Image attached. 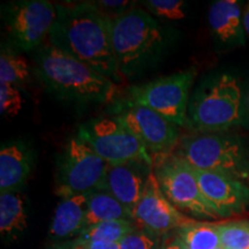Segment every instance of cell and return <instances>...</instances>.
Here are the masks:
<instances>
[{
  "label": "cell",
  "mask_w": 249,
  "mask_h": 249,
  "mask_svg": "<svg viewBox=\"0 0 249 249\" xmlns=\"http://www.w3.org/2000/svg\"><path fill=\"white\" fill-rule=\"evenodd\" d=\"M50 44L111 80H120L113 45L112 18L92 2L58 4Z\"/></svg>",
  "instance_id": "cell-1"
},
{
  "label": "cell",
  "mask_w": 249,
  "mask_h": 249,
  "mask_svg": "<svg viewBox=\"0 0 249 249\" xmlns=\"http://www.w3.org/2000/svg\"><path fill=\"white\" fill-rule=\"evenodd\" d=\"M176 33L141 8L112 20V45L120 76L132 79L160 64L169 53Z\"/></svg>",
  "instance_id": "cell-2"
},
{
  "label": "cell",
  "mask_w": 249,
  "mask_h": 249,
  "mask_svg": "<svg viewBox=\"0 0 249 249\" xmlns=\"http://www.w3.org/2000/svg\"><path fill=\"white\" fill-rule=\"evenodd\" d=\"M35 71L46 89L64 101L110 103L117 92L111 79L51 44L37 49Z\"/></svg>",
  "instance_id": "cell-3"
},
{
  "label": "cell",
  "mask_w": 249,
  "mask_h": 249,
  "mask_svg": "<svg viewBox=\"0 0 249 249\" xmlns=\"http://www.w3.org/2000/svg\"><path fill=\"white\" fill-rule=\"evenodd\" d=\"M242 92L231 74L204 80L189 102L187 124L200 133L224 132L242 123Z\"/></svg>",
  "instance_id": "cell-4"
},
{
  "label": "cell",
  "mask_w": 249,
  "mask_h": 249,
  "mask_svg": "<svg viewBox=\"0 0 249 249\" xmlns=\"http://www.w3.org/2000/svg\"><path fill=\"white\" fill-rule=\"evenodd\" d=\"M176 155L196 169L219 172L239 180L249 178V154L236 136L213 133L186 136Z\"/></svg>",
  "instance_id": "cell-5"
},
{
  "label": "cell",
  "mask_w": 249,
  "mask_h": 249,
  "mask_svg": "<svg viewBox=\"0 0 249 249\" xmlns=\"http://www.w3.org/2000/svg\"><path fill=\"white\" fill-rule=\"evenodd\" d=\"M108 166L79 134L71 136L58 157L57 194L65 198L97 191Z\"/></svg>",
  "instance_id": "cell-6"
},
{
  "label": "cell",
  "mask_w": 249,
  "mask_h": 249,
  "mask_svg": "<svg viewBox=\"0 0 249 249\" xmlns=\"http://www.w3.org/2000/svg\"><path fill=\"white\" fill-rule=\"evenodd\" d=\"M154 164L161 192L177 209L195 218H220L202 194L188 161L174 154L158 157Z\"/></svg>",
  "instance_id": "cell-7"
},
{
  "label": "cell",
  "mask_w": 249,
  "mask_h": 249,
  "mask_svg": "<svg viewBox=\"0 0 249 249\" xmlns=\"http://www.w3.org/2000/svg\"><path fill=\"white\" fill-rule=\"evenodd\" d=\"M79 135L108 165L144 161L154 167V160L144 145L116 117L90 120L80 127Z\"/></svg>",
  "instance_id": "cell-8"
},
{
  "label": "cell",
  "mask_w": 249,
  "mask_h": 249,
  "mask_svg": "<svg viewBox=\"0 0 249 249\" xmlns=\"http://www.w3.org/2000/svg\"><path fill=\"white\" fill-rule=\"evenodd\" d=\"M194 79L195 71L189 70L132 87L130 101L151 108L176 126H185L188 120L189 91Z\"/></svg>",
  "instance_id": "cell-9"
},
{
  "label": "cell",
  "mask_w": 249,
  "mask_h": 249,
  "mask_svg": "<svg viewBox=\"0 0 249 249\" xmlns=\"http://www.w3.org/2000/svg\"><path fill=\"white\" fill-rule=\"evenodd\" d=\"M8 38L22 51L38 49L53 27L57 7L46 0H20L2 6Z\"/></svg>",
  "instance_id": "cell-10"
},
{
  "label": "cell",
  "mask_w": 249,
  "mask_h": 249,
  "mask_svg": "<svg viewBox=\"0 0 249 249\" xmlns=\"http://www.w3.org/2000/svg\"><path fill=\"white\" fill-rule=\"evenodd\" d=\"M118 120L132 132L147 151L158 157L170 155L179 140L178 128L157 112L132 101L121 105Z\"/></svg>",
  "instance_id": "cell-11"
},
{
  "label": "cell",
  "mask_w": 249,
  "mask_h": 249,
  "mask_svg": "<svg viewBox=\"0 0 249 249\" xmlns=\"http://www.w3.org/2000/svg\"><path fill=\"white\" fill-rule=\"evenodd\" d=\"M189 220L191 218L179 211L165 197L155 172L151 171L141 200L134 210L133 222L135 225L139 229L163 236Z\"/></svg>",
  "instance_id": "cell-12"
},
{
  "label": "cell",
  "mask_w": 249,
  "mask_h": 249,
  "mask_svg": "<svg viewBox=\"0 0 249 249\" xmlns=\"http://www.w3.org/2000/svg\"><path fill=\"white\" fill-rule=\"evenodd\" d=\"M202 194L219 217L244 213L249 207V187L242 180L192 166Z\"/></svg>",
  "instance_id": "cell-13"
},
{
  "label": "cell",
  "mask_w": 249,
  "mask_h": 249,
  "mask_svg": "<svg viewBox=\"0 0 249 249\" xmlns=\"http://www.w3.org/2000/svg\"><path fill=\"white\" fill-rule=\"evenodd\" d=\"M151 171V165L144 161L110 165L99 189L117 198L133 214L141 200Z\"/></svg>",
  "instance_id": "cell-14"
},
{
  "label": "cell",
  "mask_w": 249,
  "mask_h": 249,
  "mask_svg": "<svg viewBox=\"0 0 249 249\" xmlns=\"http://www.w3.org/2000/svg\"><path fill=\"white\" fill-rule=\"evenodd\" d=\"M34 167V151L27 142L15 140L1 145L0 189L1 193L22 191Z\"/></svg>",
  "instance_id": "cell-15"
},
{
  "label": "cell",
  "mask_w": 249,
  "mask_h": 249,
  "mask_svg": "<svg viewBox=\"0 0 249 249\" xmlns=\"http://www.w3.org/2000/svg\"><path fill=\"white\" fill-rule=\"evenodd\" d=\"M209 27L214 39L225 46L245 45V28L241 8L235 0H218L210 6Z\"/></svg>",
  "instance_id": "cell-16"
},
{
  "label": "cell",
  "mask_w": 249,
  "mask_h": 249,
  "mask_svg": "<svg viewBox=\"0 0 249 249\" xmlns=\"http://www.w3.org/2000/svg\"><path fill=\"white\" fill-rule=\"evenodd\" d=\"M89 194H80L61 198L55 208L49 230L52 240L77 238L86 229Z\"/></svg>",
  "instance_id": "cell-17"
},
{
  "label": "cell",
  "mask_w": 249,
  "mask_h": 249,
  "mask_svg": "<svg viewBox=\"0 0 249 249\" xmlns=\"http://www.w3.org/2000/svg\"><path fill=\"white\" fill-rule=\"evenodd\" d=\"M27 208L23 193L6 192L0 195V231L7 239H14L27 227Z\"/></svg>",
  "instance_id": "cell-18"
},
{
  "label": "cell",
  "mask_w": 249,
  "mask_h": 249,
  "mask_svg": "<svg viewBox=\"0 0 249 249\" xmlns=\"http://www.w3.org/2000/svg\"><path fill=\"white\" fill-rule=\"evenodd\" d=\"M119 219L133 220V214L107 192L97 189L90 193L86 217V229L103 222Z\"/></svg>",
  "instance_id": "cell-19"
},
{
  "label": "cell",
  "mask_w": 249,
  "mask_h": 249,
  "mask_svg": "<svg viewBox=\"0 0 249 249\" xmlns=\"http://www.w3.org/2000/svg\"><path fill=\"white\" fill-rule=\"evenodd\" d=\"M174 231L191 249H217L220 247L217 224L191 219Z\"/></svg>",
  "instance_id": "cell-20"
},
{
  "label": "cell",
  "mask_w": 249,
  "mask_h": 249,
  "mask_svg": "<svg viewBox=\"0 0 249 249\" xmlns=\"http://www.w3.org/2000/svg\"><path fill=\"white\" fill-rule=\"evenodd\" d=\"M139 229L130 219H119L103 222L90 227H87L77 238L86 240L103 241L108 244H119L126 235Z\"/></svg>",
  "instance_id": "cell-21"
},
{
  "label": "cell",
  "mask_w": 249,
  "mask_h": 249,
  "mask_svg": "<svg viewBox=\"0 0 249 249\" xmlns=\"http://www.w3.org/2000/svg\"><path fill=\"white\" fill-rule=\"evenodd\" d=\"M30 68L26 59L8 46L2 45L0 55V83L22 86L29 81Z\"/></svg>",
  "instance_id": "cell-22"
},
{
  "label": "cell",
  "mask_w": 249,
  "mask_h": 249,
  "mask_svg": "<svg viewBox=\"0 0 249 249\" xmlns=\"http://www.w3.org/2000/svg\"><path fill=\"white\" fill-rule=\"evenodd\" d=\"M220 248L223 249H249V222L233 220L217 224Z\"/></svg>",
  "instance_id": "cell-23"
},
{
  "label": "cell",
  "mask_w": 249,
  "mask_h": 249,
  "mask_svg": "<svg viewBox=\"0 0 249 249\" xmlns=\"http://www.w3.org/2000/svg\"><path fill=\"white\" fill-rule=\"evenodd\" d=\"M144 6L155 17L170 21H179L185 18V2L179 0H149Z\"/></svg>",
  "instance_id": "cell-24"
},
{
  "label": "cell",
  "mask_w": 249,
  "mask_h": 249,
  "mask_svg": "<svg viewBox=\"0 0 249 249\" xmlns=\"http://www.w3.org/2000/svg\"><path fill=\"white\" fill-rule=\"evenodd\" d=\"M161 236L136 229L119 242V249H160Z\"/></svg>",
  "instance_id": "cell-25"
},
{
  "label": "cell",
  "mask_w": 249,
  "mask_h": 249,
  "mask_svg": "<svg viewBox=\"0 0 249 249\" xmlns=\"http://www.w3.org/2000/svg\"><path fill=\"white\" fill-rule=\"evenodd\" d=\"M23 104L22 96L18 87L0 83V111L5 117H15Z\"/></svg>",
  "instance_id": "cell-26"
},
{
  "label": "cell",
  "mask_w": 249,
  "mask_h": 249,
  "mask_svg": "<svg viewBox=\"0 0 249 249\" xmlns=\"http://www.w3.org/2000/svg\"><path fill=\"white\" fill-rule=\"evenodd\" d=\"M57 249H119V244H108V242L75 238L73 240L58 245Z\"/></svg>",
  "instance_id": "cell-27"
},
{
  "label": "cell",
  "mask_w": 249,
  "mask_h": 249,
  "mask_svg": "<svg viewBox=\"0 0 249 249\" xmlns=\"http://www.w3.org/2000/svg\"><path fill=\"white\" fill-rule=\"evenodd\" d=\"M130 2L128 1H97L96 5L98 6V8L104 13L107 15L108 18L114 20V18L120 17L124 13H126L127 11L124 9L127 8Z\"/></svg>",
  "instance_id": "cell-28"
},
{
  "label": "cell",
  "mask_w": 249,
  "mask_h": 249,
  "mask_svg": "<svg viewBox=\"0 0 249 249\" xmlns=\"http://www.w3.org/2000/svg\"><path fill=\"white\" fill-rule=\"evenodd\" d=\"M160 249H191L183 242L176 231L169 232L161 236Z\"/></svg>",
  "instance_id": "cell-29"
},
{
  "label": "cell",
  "mask_w": 249,
  "mask_h": 249,
  "mask_svg": "<svg viewBox=\"0 0 249 249\" xmlns=\"http://www.w3.org/2000/svg\"><path fill=\"white\" fill-rule=\"evenodd\" d=\"M242 20H244L245 33L247 34V36L249 37V4H248V6H247V8H246L245 14H244V18H242Z\"/></svg>",
  "instance_id": "cell-30"
},
{
  "label": "cell",
  "mask_w": 249,
  "mask_h": 249,
  "mask_svg": "<svg viewBox=\"0 0 249 249\" xmlns=\"http://www.w3.org/2000/svg\"><path fill=\"white\" fill-rule=\"evenodd\" d=\"M217 249H223V248H220V247H219V248H217Z\"/></svg>",
  "instance_id": "cell-31"
}]
</instances>
